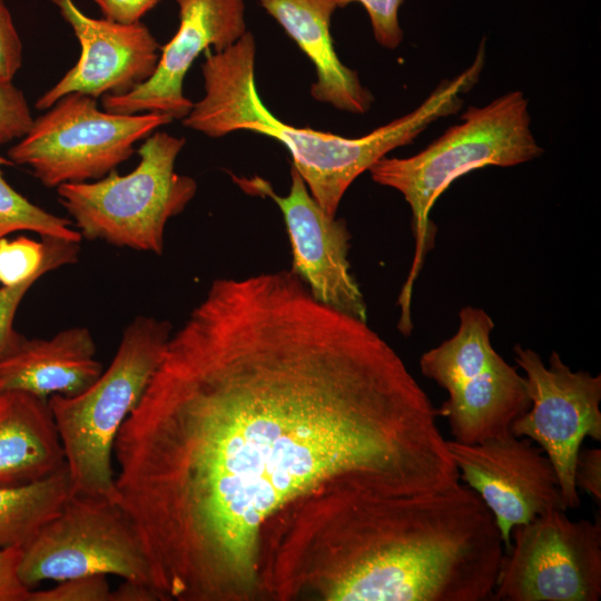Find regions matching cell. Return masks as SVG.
I'll return each instance as SVG.
<instances>
[{
	"instance_id": "1",
	"label": "cell",
	"mask_w": 601,
	"mask_h": 601,
	"mask_svg": "<svg viewBox=\"0 0 601 601\" xmlns=\"http://www.w3.org/2000/svg\"><path fill=\"white\" fill-rule=\"evenodd\" d=\"M394 348L294 272L215 279L115 444L118 503L159 601H249L294 515L343 492L460 483Z\"/></svg>"
},
{
	"instance_id": "2",
	"label": "cell",
	"mask_w": 601,
	"mask_h": 601,
	"mask_svg": "<svg viewBox=\"0 0 601 601\" xmlns=\"http://www.w3.org/2000/svg\"><path fill=\"white\" fill-rule=\"evenodd\" d=\"M496 522L461 482L415 495L337 493L302 511L275 560L279 601L492 600Z\"/></svg>"
},
{
	"instance_id": "3",
	"label": "cell",
	"mask_w": 601,
	"mask_h": 601,
	"mask_svg": "<svg viewBox=\"0 0 601 601\" xmlns=\"http://www.w3.org/2000/svg\"><path fill=\"white\" fill-rule=\"evenodd\" d=\"M255 57L256 42L249 31L224 51L206 50L201 65L205 95L194 102L183 125L210 138L247 130L276 139L290 152L292 165L313 198L333 217L361 174L390 151L411 144L437 119L456 114L463 105L462 93L474 85L463 71L443 80L413 111L365 136L347 138L276 118L259 98Z\"/></svg>"
},
{
	"instance_id": "4",
	"label": "cell",
	"mask_w": 601,
	"mask_h": 601,
	"mask_svg": "<svg viewBox=\"0 0 601 601\" xmlns=\"http://www.w3.org/2000/svg\"><path fill=\"white\" fill-rule=\"evenodd\" d=\"M450 127L416 155L384 156L368 169L378 185L400 191L412 210L415 252L398 296V327H412V290L425 254L433 247L435 227L430 211L459 177L486 166L512 167L540 157L544 149L530 129L529 101L522 91L506 92L483 107H469Z\"/></svg>"
},
{
	"instance_id": "5",
	"label": "cell",
	"mask_w": 601,
	"mask_h": 601,
	"mask_svg": "<svg viewBox=\"0 0 601 601\" xmlns=\"http://www.w3.org/2000/svg\"><path fill=\"white\" fill-rule=\"evenodd\" d=\"M170 336L168 321L137 316L124 329L109 366L87 390L75 396L48 397L72 492L118 502L114 444L159 366Z\"/></svg>"
},
{
	"instance_id": "6",
	"label": "cell",
	"mask_w": 601,
	"mask_h": 601,
	"mask_svg": "<svg viewBox=\"0 0 601 601\" xmlns=\"http://www.w3.org/2000/svg\"><path fill=\"white\" fill-rule=\"evenodd\" d=\"M185 138L154 131L138 149L139 162L126 175L116 169L95 181L57 187L60 204L88 240L161 255L168 220L185 210L197 184L175 170Z\"/></svg>"
},
{
	"instance_id": "7",
	"label": "cell",
	"mask_w": 601,
	"mask_h": 601,
	"mask_svg": "<svg viewBox=\"0 0 601 601\" xmlns=\"http://www.w3.org/2000/svg\"><path fill=\"white\" fill-rule=\"evenodd\" d=\"M459 318L456 333L421 356V372L449 394L437 412L454 441L505 436L530 408L526 380L494 349V322L484 309L465 306Z\"/></svg>"
},
{
	"instance_id": "8",
	"label": "cell",
	"mask_w": 601,
	"mask_h": 601,
	"mask_svg": "<svg viewBox=\"0 0 601 601\" xmlns=\"http://www.w3.org/2000/svg\"><path fill=\"white\" fill-rule=\"evenodd\" d=\"M33 120L8 150L12 164L30 167L46 187L97 180L127 159L135 145L173 119L160 112L100 110L93 97L72 92Z\"/></svg>"
},
{
	"instance_id": "9",
	"label": "cell",
	"mask_w": 601,
	"mask_h": 601,
	"mask_svg": "<svg viewBox=\"0 0 601 601\" xmlns=\"http://www.w3.org/2000/svg\"><path fill=\"white\" fill-rule=\"evenodd\" d=\"M114 574L152 587L140 535L121 505L71 492L60 511L22 548L19 575L32 589L43 581Z\"/></svg>"
},
{
	"instance_id": "10",
	"label": "cell",
	"mask_w": 601,
	"mask_h": 601,
	"mask_svg": "<svg viewBox=\"0 0 601 601\" xmlns=\"http://www.w3.org/2000/svg\"><path fill=\"white\" fill-rule=\"evenodd\" d=\"M601 597V524L551 510L514 526L492 600L598 601Z\"/></svg>"
},
{
	"instance_id": "11",
	"label": "cell",
	"mask_w": 601,
	"mask_h": 601,
	"mask_svg": "<svg viewBox=\"0 0 601 601\" xmlns=\"http://www.w3.org/2000/svg\"><path fill=\"white\" fill-rule=\"evenodd\" d=\"M513 352L531 405L513 422L511 433L541 447L556 471L565 509L575 510L581 505L573 479L577 455L585 437L601 441V375L573 372L556 352L548 365L529 347L516 344Z\"/></svg>"
},
{
	"instance_id": "12",
	"label": "cell",
	"mask_w": 601,
	"mask_h": 601,
	"mask_svg": "<svg viewBox=\"0 0 601 601\" xmlns=\"http://www.w3.org/2000/svg\"><path fill=\"white\" fill-rule=\"evenodd\" d=\"M460 481L492 513L504 550L514 526L551 510H565L556 471L540 446L510 433L475 444L447 440Z\"/></svg>"
},
{
	"instance_id": "13",
	"label": "cell",
	"mask_w": 601,
	"mask_h": 601,
	"mask_svg": "<svg viewBox=\"0 0 601 601\" xmlns=\"http://www.w3.org/2000/svg\"><path fill=\"white\" fill-rule=\"evenodd\" d=\"M246 194L267 197L280 209L292 246V268L314 298L339 312L367 321L363 293L351 273V234L344 219L329 216L311 195L304 179L292 165L287 196L275 193L269 181L231 174Z\"/></svg>"
},
{
	"instance_id": "14",
	"label": "cell",
	"mask_w": 601,
	"mask_h": 601,
	"mask_svg": "<svg viewBox=\"0 0 601 601\" xmlns=\"http://www.w3.org/2000/svg\"><path fill=\"white\" fill-rule=\"evenodd\" d=\"M179 27L161 47L154 75L122 95H105L102 108L116 114L160 112L183 120L194 102L184 95V79L200 53L224 51L246 32L244 0H176Z\"/></svg>"
},
{
	"instance_id": "15",
	"label": "cell",
	"mask_w": 601,
	"mask_h": 601,
	"mask_svg": "<svg viewBox=\"0 0 601 601\" xmlns=\"http://www.w3.org/2000/svg\"><path fill=\"white\" fill-rule=\"evenodd\" d=\"M52 2L72 28L81 52L77 63L39 97L37 109L47 110L72 92L93 98L122 95L154 75L161 47L147 26L91 18L73 0Z\"/></svg>"
},
{
	"instance_id": "16",
	"label": "cell",
	"mask_w": 601,
	"mask_h": 601,
	"mask_svg": "<svg viewBox=\"0 0 601 601\" xmlns=\"http://www.w3.org/2000/svg\"><path fill=\"white\" fill-rule=\"evenodd\" d=\"M97 345L85 326L66 328L51 338L14 335L0 356V392L22 391L48 400L75 396L102 373Z\"/></svg>"
},
{
	"instance_id": "17",
	"label": "cell",
	"mask_w": 601,
	"mask_h": 601,
	"mask_svg": "<svg viewBox=\"0 0 601 601\" xmlns=\"http://www.w3.org/2000/svg\"><path fill=\"white\" fill-rule=\"evenodd\" d=\"M285 32L306 53L316 69L311 95L319 102L363 115L374 97L355 70L342 63L331 36V18L337 9L332 0H258Z\"/></svg>"
},
{
	"instance_id": "18",
	"label": "cell",
	"mask_w": 601,
	"mask_h": 601,
	"mask_svg": "<svg viewBox=\"0 0 601 601\" xmlns=\"http://www.w3.org/2000/svg\"><path fill=\"white\" fill-rule=\"evenodd\" d=\"M65 465L48 400L22 391L0 392V485L35 482Z\"/></svg>"
},
{
	"instance_id": "19",
	"label": "cell",
	"mask_w": 601,
	"mask_h": 601,
	"mask_svg": "<svg viewBox=\"0 0 601 601\" xmlns=\"http://www.w3.org/2000/svg\"><path fill=\"white\" fill-rule=\"evenodd\" d=\"M71 492L67 465L35 482L0 485V549L24 548Z\"/></svg>"
},
{
	"instance_id": "20",
	"label": "cell",
	"mask_w": 601,
	"mask_h": 601,
	"mask_svg": "<svg viewBox=\"0 0 601 601\" xmlns=\"http://www.w3.org/2000/svg\"><path fill=\"white\" fill-rule=\"evenodd\" d=\"M2 165L13 164L0 156V239L27 230L41 237L81 242L80 233L69 219L45 210L14 190L2 176Z\"/></svg>"
},
{
	"instance_id": "21",
	"label": "cell",
	"mask_w": 601,
	"mask_h": 601,
	"mask_svg": "<svg viewBox=\"0 0 601 601\" xmlns=\"http://www.w3.org/2000/svg\"><path fill=\"white\" fill-rule=\"evenodd\" d=\"M28 601H111V589L104 574L77 577L47 590H30Z\"/></svg>"
},
{
	"instance_id": "22",
	"label": "cell",
	"mask_w": 601,
	"mask_h": 601,
	"mask_svg": "<svg viewBox=\"0 0 601 601\" xmlns=\"http://www.w3.org/2000/svg\"><path fill=\"white\" fill-rule=\"evenodd\" d=\"M33 120L22 91L12 81L0 79V144L21 139Z\"/></svg>"
},
{
	"instance_id": "23",
	"label": "cell",
	"mask_w": 601,
	"mask_h": 601,
	"mask_svg": "<svg viewBox=\"0 0 601 601\" xmlns=\"http://www.w3.org/2000/svg\"><path fill=\"white\" fill-rule=\"evenodd\" d=\"M336 8L352 2L361 3L371 20L376 41L387 48L395 49L403 40V31L398 22V10L403 0H332Z\"/></svg>"
},
{
	"instance_id": "24",
	"label": "cell",
	"mask_w": 601,
	"mask_h": 601,
	"mask_svg": "<svg viewBox=\"0 0 601 601\" xmlns=\"http://www.w3.org/2000/svg\"><path fill=\"white\" fill-rule=\"evenodd\" d=\"M22 65V42L11 13L0 0V79L12 81Z\"/></svg>"
},
{
	"instance_id": "25",
	"label": "cell",
	"mask_w": 601,
	"mask_h": 601,
	"mask_svg": "<svg viewBox=\"0 0 601 601\" xmlns=\"http://www.w3.org/2000/svg\"><path fill=\"white\" fill-rule=\"evenodd\" d=\"M40 277L37 275L14 285L0 287V356L17 334L13 319L20 303Z\"/></svg>"
},
{
	"instance_id": "26",
	"label": "cell",
	"mask_w": 601,
	"mask_h": 601,
	"mask_svg": "<svg viewBox=\"0 0 601 601\" xmlns=\"http://www.w3.org/2000/svg\"><path fill=\"white\" fill-rule=\"evenodd\" d=\"M574 484L580 492L588 493L600 506L601 502V450L580 449L574 464Z\"/></svg>"
},
{
	"instance_id": "27",
	"label": "cell",
	"mask_w": 601,
	"mask_h": 601,
	"mask_svg": "<svg viewBox=\"0 0 601 601\" xmlns=\"http://www.w3.org/2000/svg\"><path fill=\"white\" fill-rule=\"evenodd\" d=\"M22 548L0 549V601H28L30 590L19 575Z\"/></svg>"
},
{
	"instance_id": "28",
	"label": "cell",
	"mask_w": 601,
	"mask_h": 601,
	"mask_svg": "<svg viewBox=\"0 0 601 601\" xmlns=\"http://www.w3.org/2000/svg\"><path fill=\"white\" fill-rule=\"evenodd\" d=\"M104 18L118 23H137L159 0H93Z\"/></svg>"
},
{
	"instance_id": "29",
	"label": "cell",
	"mask_w": 601,
	"mask_h": 601,
	"mask_svg": "<svg viewBox=\"0 0 601 601\" xmlns=\"http://www.w3.org/2000/svg\"><path fill=\"white\" fill-rule=\"evenodd\" d=\"M111 601H159V598L151 585L124 580L117 589L111 590Z\"/></svg>"
}]
</instances>
